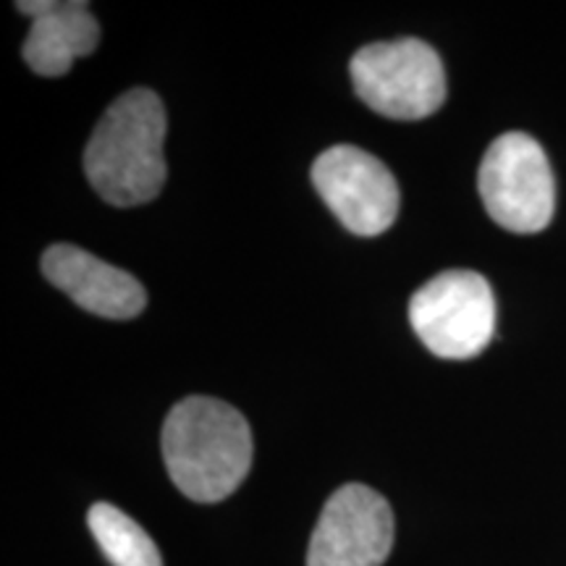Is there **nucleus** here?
<instances>
[{"instance_id":"f257e3e1","label":"nucleus","mask_w":566,"mask_h":566,"mask_svg":"<svg viewBox=\"0 0 566 566\" xmlns=\"http://www.w3.org/2000/svg\"><path fill=\"white\" fill-rule=\"evenodd\" d=\"M160 443L174 485L197 504L229 499L250 475V422L239 409L212 396L179 401L163 422Z\"/></svg>"},{"instance_id":"f03ea898","label":"nucleus","mask_w":566,"mask_h":566,"mask_svg":"<svg viewBox=\"0 0 566 566\" xmlns=\"http://www.w3.org/2000/svg\"><path fill=\"white\" fill-rule=\"evenodd\" d=\"M166 108L153 90L137 87L111 103L84 150V171L97 195L116 208L145 205L166 184Z\"/></svg>"},{"instance_id":"7ed1b4c3","label":"nucleus","mask_w":566,"mask_h":566,"mask_svg":"<svg viewBox=\"0 0 566 566\" xmlns=\"http://www.w3.org/2000/svg\"><path fill=\"white\" fill-rule=\"evenodd\" d=\"M349 74L359 101L394 122H420L446 101L441 55L417 38L359 48Z\"/></svg>"},{"instance_id":"20e7f679","label":"nucleus","mask_w":566,"mask_h":566,"mask_svg":"<svg viewBox=\"0 0 566 566\" xmlns=\"http://www.w3.org/2000/svg\"><path fill=\"white\" fill-rule=\"evenodd\" d=\"M488 216L512 233H537L556 210V179L541 142L506 132L491 142L478 171Z\"/></svg>"},{"instance_id":"39448f33","label":"nucleus","mask_w":566,"mask_h":566,"mask_svg":"<svg viewBox=\"0 0 566 566\" xmlns=\"http://www.w3.org/2000/svg\"><path fill=\"white\" fill-rule=\"evenodd\" d=\"M409 323L436 357L472 359L495 336L491 283L475 271H446L409 300Z\"/></svg>"},{"instance_id":"423d86ee","label":"nucleus","mask_w":566,"mask_h":566,"mask_svg":"<svg viewBox=\"0 0 566 566\" xmlns=\"http://www.w3.org/2000/svg\"><path fill=\"white\" fill-rule=\"evenodd\" d=\"M313 184L323 202L354 237H380L399 216V184L375 155L334 145L313 163Z\"/></svg>"},{"instance_id":"0eeeda50","label":"nucleus","mask_w":566,"mask_h":566,"mask_svg":"<svg viewBox=\"0 0 566 566\" xmlns=\"http://www.w3.org/2000/svg\"><path fill=\"white\" fill-rule=\"evenodd\" d=\"M394 548V512L373 488L349 483L325 501L310 537L307 566H384Z\"/></svg>"},{"instance_id":"6e6552de","label":"nucleus","mask_w":566,"mask_h":566,"mask_svg":"<svg viewBox=\"0 0 566 566\" xmlns=\"http://www.w3.org/2000/svg\"><path fill=\"white\" fill-rule=\"evenodd\" d=\"M42 275L69 294L82 310L108 317L132 321L147 304L145 286L122 268L105 263L74 244H53L42 254Z\"/></svg>"},{"instance_id":"1a4fd4ad","label":"nucleus","mask_w":566,"mask_h":566,"mask_svg":"<svg viewBox=\"0 0 566 566\" xmlns=\"http://www.w3.org/2000/svg\"><path fill=\"white\" fill-rule=\"evenodd\" d=\"M17 9L32 19L24 40V61L40 76H63L76 59H87L101 42V24L90 3L74 0H21Z\"/></svg>"},{"instance_id":"9d476101","label":"nucleus","mask_w":566,"mask_h":566,"mask_svg":"<svg viewBox=\"0 0 566 566\" xmlns=\"http://www.w3.org/2000/svg\"><path fill=\"white\" fill-rule=\"evenodd\" d=\"M90 533L113 566H163L155 541L129 514L113 504H95L87 514Z\"/></svg>"}]
</instances>
